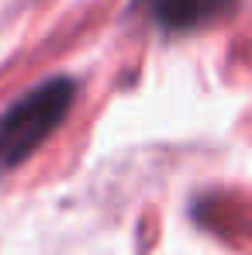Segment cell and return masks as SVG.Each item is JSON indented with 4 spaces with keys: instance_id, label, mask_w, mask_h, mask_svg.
Listing matches in <instances>:
<instances>
[{
    "instance_id": "6da1fadb",
    "label": "cell",
    "mask_w": 252,
    "mask_h": 255,
    "mask_svg": "<svg viewBox=\"0 0 252 255\" xmlns=\"http://www.w3.org/2000/svg\"><path fill=\"white\" fill-rule=\"evenodd\" d=\"M73 100L76 83L69 76H52L10 104L0 114V169H14L35 148H42L45 138L66 121Z\"/></svg>"
},
{
    "instance_id": "7a4b0ae2",
    "label": "cell",
    "mask_w": 252,
    "mask_h": 255,
    "mask_svg": "<svg viewBox=\"0 0 252 255\" xmlns=\"http://www.w3.org/2000/svg\"><path fill=\"white\" fill-rule=\"evenodd\" d=\"M239 0H149L152 17L166 31H194L228 17Z\"/></svg>"
}]
</instances>
